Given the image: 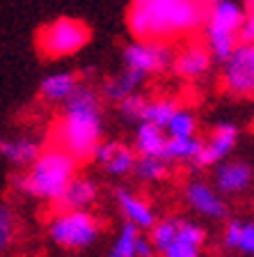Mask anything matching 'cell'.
<instances>
[{
	"mask_svg": "<svg viewBox=\"0 0 254 257\" xmlns=\"http://www.w3.org/2000/svg\"><path fill=\"white\" fill-rule=\"evenodd\" d=\"M172 58H174V51L169 48L167 42H142V39H133L122 51L124 69L135 71V74L142 76L144 80H147L149 76L167 71L169 64H172Z\"/></svg>",
	"mask_w": 254,
	"mask_h": 257,
	"instance_id": "ba28073f",
	"label": "cell"
},
{
	"mask_svg": "<svg viewBox=\"0 0 254 257\" xmlns=\"http://www.w3.org/2000/svg\"><path fill=\"white\" fill-rule=\"evenodd\" d=\"M135 159H138L135 150L122 140H101L99 147L94 150V156H92L96 166L108 177H115V179L131 175Z\"/></svg>",
	"mask_w": 254,
	"mask_h": 257,
	"instance_id": "8fae6325",
	"label": "cell"
},
{
	"mask_svg": "<svg viewBox=\"0 0 254 257\" xmlns=\"http://www.w3.org/2000/svg\"><path fill=\"white\" fill-rule=\"evenodd\" d=\"M53 145L62 147L78 163H87L103 140V108L101 94L87 83H78L71 96L62 103V115L51 131Z\"/></svg>",
	"mask_w": 254,
	"mask_h": 257,
	"instance_id": "6da1fadb",
	"label": "cell"
},
{
	"mask_svg": "<svg viewBox=\"0 0 254 257\" xmlns=\"http://www.w3.org/2000/svg\"><path fill=\"white\" fill-rule=\"evenodd\" d=\"M206 241V230L197 220L179 216L176 218V232L169 243L158 252L160 257H201V248Z\"/></svg>",
	"mask_w": 254,
	"mask_h": 257,
	"instance_id": "4fadbf2b",
	"label": "cell"
},
{
	"mask_svg": "<svg viewBox=\"0 0 254 257\" xmlns=\"http://www.w3.org/2000/svg\"><path fill=\"white\" fill-rule=\"evenodd\" d=\"M252 166L240 159H224L213 166V186L222 195H240L252 184Z\"/></svg>",
	"mask_w": 254,
	"mask_h": 257,
	"instance_id": "9a60e30c",
	"label": "cell"
},
{
	"mask_svg": "<svg viewBox=\"0 0 254 257\" xmlns=\"http://www.w3.org/2000/svg\"><path fill=\"white\" fill-rule=\"evenodd\" d=\"M48 236L62 250H87L101 239L103 223L90 209H60L48 220Z\"/></svg>",
	"mask_w": 254,
	"mask_h": 257,
	"instance_id": "5b68a950",
	"label": "cell"
},
{
	"mask_svg": "<svg viewBox=\"0 0 254 257\" xmlns=\"http://www.w3.org/2000/svg\"><path fill=\"white\" fill-rule=\"evenodd\" d=\"M76 175H78V161L67 154L62 147L51 145L42 147L39 156L26 168V172L12 175L10 184L21 195L55 204Z\"/></svg>",
	"mask_w": 254,
	"mask_h": 257,
	"instance_id": "3957f363",
	"label": "cell"
},
{
	"mask_svg": "<svg viewBox=\"0 0 254 257\" xmlns=\"http://www.w3.org/2000/svg\"><path fill=\"white\" fill-rule=\"evenodd\" d=\"M131 175L142 184H158L169 175V163L163 156H138Z\"/></svg>",
	"mask_w": 254,
	"mask_h": 257,
	"instance_id": "cb8c5ba5",
	"label": "cell"
},
{
	"mask_svg": "<svg viewBox=\"0 0 254 257\" xmlns=\"http://www.w3.org/2000/svg\"><path fill=\"white\" fill-rule=\"evenodd\" d=\"M154 248L149 243V236L140 227L131 223H122L108 248V257H151Z\"/></svg>",
	"mask_w": 254,
	"mask_h": 257,
	"instance_id": "2e32d148",
	"label": "cell"
},
{
	"mask_svg": "<svg viewBox=\"0 0 254 257\" xmlns=\"http://www.w3.org/2000/svg\"><path fill=\"white\" fill-rule=\"evenodd\" d=\"M99 182L90 175H76L62 191L58 204L60 209H90L99 200Z\"/></svg>",
	"mask_w": 254,
	"mask_h": 257,
	"instance_id": "e0dca14e",
	"label": "cell"
},
{
	"mask_svg": "<svg viewBox=\"0 0 254 257\" xmlns=\"http://www.w3.org/2000/svg\"><path fill=\"white\" fill-rule=\"evenodd\" d=\"M238 126L231 122H217L215 126L211 128L206 140H201V147H199V154H197L195 168H213L217 166L220 161L229 159L236 145H238Z\"/></svg>",
	"mask_w": 254,
	"mask_h": 257,
	"instance_id": "30bf717a",
	"label": "cell"
},
{
	"mask_svg": "<svg viewBox=\"0 0 254 257\" xmlns=\"http://www.w3.org/2000/svg\"><path fill=\"white\" fill-rule=\"evenodd\" d=\"M16 236V216L7 204H0V255L12 246Z\"/></svg>",
	"mask_w": 254,
	"mask_h": 257,
	"instance_id": "4316f807",
	"label": "cell"
},
{
	"mask_svg": "<svg viewBox=\"0 0 254 257\" xmlns=\"http://www.w3.org/2000/svg\"><path fill=\"white\" fill-rule=\"evenodd\" d=\"M245 21V5L240 0H215L204 16V44L213 62L222 64L231 55L240 39V28Z\"/></svg>",
	"mask_w": 254,
	"mask_h": 257,
	"instance_id": "277c9868",
	"label": "cell"
},
{
	"mask_svg": "<svg viewBox=\"0 0 254 257\" xmlns=\"http://www.w3.org/2000/svg\"><path fill=\"white\" fill-rule=\"evenodd\" d=\"M167 134L165 128L149 122H138L135 136H133V150L138 156H163Z\"/></svg>",
	"mask_w": 254,
	"mask_h": 257,
	"instance_id": "44dd1931",
	"label": "cell"
},
{
	"mask_svg": "<svg viewBox=\"0 0 254 257\" xmlns=\"http://www.w3.org/2000/svg\"><path fill=\"white\" fill-rule=\"evenodd\" d=\"M222 246L227 250L254 257V220H229L222 230Z\"/></svg>",
	"mask_w": 254,
	"mask_h": 257,
	"instance_id": "ffe728a7",
	"label": "cell"
},
{
	"mask_svg": "<svg viewBox=\"0 0 254 257\" xmlns=\"http://www.w3.org/2000/svg\"><path fill=\"white\" fill-rule=\"evenodd\" d=\"M42 145L30 136H10L0 138V156L14 168H28L39 156Z\"/></svg>",
	"mask_w": 254,
	"mask_h": 257,
	"instance_id": "ac0fdd59",
	"label": "cell"
},
{
	"mask_svg": "<svg viewBox=\"0 0 254 257\" xmlns=\"http://www.w3.org/2000/svg\"><path fill=\"white\" fill-rule=\"evenodd\" d=\"M176 108H179V103L174 99H147V103L142 108V115H140V122H149L165 128L167 119L172 117V112Z\"/></svg>",
	"mask_w": 254,
	"mask_h": 257,
	"instance_id": "d4e9b609",
	"label": "cell"
},
{
	"mask_svg": "<svg viewBox=\"0 0 254 257\" xmlns=\"http://www.w3.org/2000/svg\"><path fill=\"white\" fill-rule=\"evenodd\" d=\"M115 204L119 209V214L124 216V223H131L135 227H140L142 232H149L151 225L158 220L154 207L147 198H142L140 193L131 191L126 186L115 188Z\"/></svg>",
	"mask_w": 254,
	"mask_h": 257,
	"instance_id": "5bb4252c",
	"label": "cell"
},
{
	"mask_svg": "<svg viewBox=\"0 0 254 257\" xmlns=\"http://www.w3.org/2000/svg\"><path fill=\"white\" fill-rule=\"evenodd\" d=\"M151 257H154V255H151ZM156 257H160V255H156Z\"/></svg>",
	"mask_w": 254,
	"mask_h": 257,
	"instance_id": "f546056e",
	"label": "cell"
},
{
	"mask_svg": "<svg viewBox=\"0 0 254 257\" xmlns=\"http://www.w3.org/2000/svg\"><path fill=\"white\" fill-rule=\"evenodd\" d=\"M199 147H201V140L197 136H188V138L167 136L163 159L167 163H195L197 154H199Z\"/></svg>",
	"mask_w": 254,
	"mask_h": 257,
	"instance_id": "603a6c76",
	"label": "cell"
},
{
	"mask_svg": "<svg viewBox=\"0 0 254 257\" xmlns=\"http://www.w3.org/2000/svg\"><path fill=\"white\" fill-rule=\"evenodd\" d=\"M147 103V96L133 92V94L124 96L122 101H117V108L126 119H133V122H140V115H142V108Z\"/></svg>",
	"mask_w": 254,
	"mask_h": 257,
	"instance_id": "83f0119b",
	"label": "cell"
},
{
	"mask_svg": "<svg viewBox=\"0 0 254 257\" xmlns=\"http://www.w3.org/2000/svg\"><path fill=\"white\" fill-rule=\"evenodd\" d=\"M240 42H254V0L245 5V21L240 28Z\"/></svg>",
	"mask_w": 254,
	"mask_h": 257,
	"instance_id": "f1b7e54d",
	"label": "cell"
},
{
	"mask_svg": "<svg viewBox=\"0 0 254 257\" xmlns=\"http://www.w3.org/2000/svg\"><path fill=\"white\" fill-rule=\"evenodd\" d=\"M213 58L204 42H188L181 46L172 58L169 69L174 71L176 78L181 80H199L211 71Z\"/></svg>",
	"mask_w": 254,
	"mask_h": 257,
	"instance_id": "7c38bea8",
	"label": "cell"
},
{
	"mask_svg": "<svg viewBox=\"0 0 254 257\" xmlns=\"http://www.w3.org/2000/svg\"><path fill=\"white\" fill-rule=\"evenodd\" d=\"M142 83H144L142 76H138L135 71L124 69L122 74L110 76V78L103 80V85H101L99 94L103 96V99H108V101L117 103V101H122L124 96L133 94V92H138V87L142 85Z\"/></svg>",
	"mask_w": 254,
	"mask_h": 257,
	"instance_id": "7402d4cb",
	"label": "cell"
},
{
	"mask_svg": "<svg viewBox=\"0 0 254 257\" xmlns=\"http://www.w3.org/2000/svg\"><path fill=\"white\" fill-rule=\"evenodd\" d=\"M165 134L167 136H179V138H188V136H197V117L188 108H176L172 112V117L165 124Z\"/></svg>",
	"mask_w": 254,
	"mask_h": 257,
	"instance_id": "484cf974",
	"label": "cell"
},
{
	"mask_svg": "<svg viewBox=\"0 0 254 257\" xmlns=\"http://www.w3.org/2000/svg\"><path fill=\"white\" fill-rule=\"evenodd\" d=\"M78 74L74 71H55L39 83V99L46 103H64L71 92L78 87Z\"/></svg>",
	"mask_w": 254,
	"mask_h": 257,
	"instance_id": "d6986e66",
	"label": "cell"
},
{
	"mask_svg": "<svg viewBox=\"0 0 254 257\" xmlns=\"http://www.w3.org/2000/svg\"><path fill=\"white\" fill-rule=\"evenodd\" d=\"M204 12L197 0H131L126 28L133 39L169 42L201 30Z\"/></svg>",
	"mask_w": 254,
	"mask_h": 257,
	"instance_id": "7a4b0ae2",
	"label": "cell"
},
{
	"mask_svg": "<svg viewBox=\"0 0 254 257\" xmlns=\"http://www.w3.org/2000/svg\"><path fill=\"white\" fill-rule=\"evenodd\" d=\"M183 202L192 214L206 220H224L227 218V202L224 195L213 184L204 179H190L183 186Z\"/></svg>",
	"mask_w": 254,
	"mask_h": 257,
	"instance_id": "9c48e42d",
	"label": "cell"
},
{
	"mask_svg": "<svg viewBox=\"0 0 254 257\" xmlns=\"http://www.w3.org/2000/svg\"><path fill=\"white\" fill-rule=\"evenodd\" d=\"M92 39L90 26L74 16H58L39 28L37 51L46 60H62L80 53Z\"/></svg>",
	"mask_w": 254,
	"mask_h": 257,
	"instance_id": "8992f818",
	"label": "cell"
},
{
	"mask_svg": "<svg viewBox=\"0 0 254 257\" xmlns=\"http://www.w3.org/2000/svg\"><path fill=\"white\" fill-rule=\"evenodd\" d=\"M222 90L238 99L254 96V42H238L220 74Z\"/></svg>",
	"mask_w": 254,
	"mask_h": 257,
	"instance_id": "52a82bcc",
	"label": "cell"
}]
</instances>
